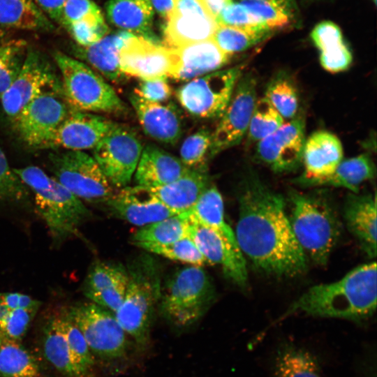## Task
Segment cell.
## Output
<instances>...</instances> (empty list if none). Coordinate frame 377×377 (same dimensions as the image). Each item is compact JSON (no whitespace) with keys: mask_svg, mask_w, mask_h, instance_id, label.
I'll use <instances>...</instances> for the list:
<instances>
[{"mask_svg":"<svg viewBox=\"0 0 377 377\" xmlns=\"http://www.w3.org/2000/svg\"><path fill=\"white\" fill-rule=\"evenodd\" d=\"M238 202L235 235L242 253L267 274L294 277L303 274L306 258L293 232L283 197L251 176Z\"/></svg>","mask_w":377,"mask_h":377,"instance_id":"obj_1","label":"cell"},{"mask_svg":"<svg viewBox=\"0 0 377 377\" xmlns=\"http://www.w3.org/2000/svg\"><path fill=\"white\" fill-rule=\"evenodd\" d=\"M377 300L375 261L361 265L341 279L309 288L278 321L294 313L361 322L374 314Z\"/></svg>","mask_w":377,"mask_h":377,"instance_id":"obj_2","label":"cell"},{"mask_svg":"<svg viewBox=\"0 0 377 377\" xmlns=\"http://www.w3.org/2000/svg\"><path fill=\"white\" fill-rule=\"evenodd\" d=\"M33 193L36 209L59 245L77 235L79 227L91 216L83 202L37 166L13 168Z\"/></svg>","mask_w":377,"mask_h":377,"instance_id":"obj_3","label":"cell"},{"mask_svg":"<svg viewBox=\"0 0 377 377\" xmlns=\"http://www.w3.org/2000/svg\"><path fill=\"white\" fill-rule=\"evenodd\" d=\"M126 271V294L114 315L128 337L143 347L149 342L154 311L161 298V270L151 255L141 253L130 262Z\"/></svg>","mask_w":377,"mask_h":377,"instance_id":"obj_4","label":"cell"},{"mask_svg":"<svg viewBox=\"0 0 377 377\" xmlns=\"http://www.w3.org/2000/svg\"><path fill=\"white\" fill-rule=\"evenodd\" d=\"M289 219L294 236L306 258L325 265L341 234V223L330 201L316 193L292 191Z\"/></svg>","mask_w":377,"mask_h":377,"instance_id":"obj_5","label":"cell"},{"mask_svg":"<svg viewBox=\"0 0 377 377\" xmlns=\"http://www.w3.org/2000/svg\"><path fill=\"white\" fill-rule=\"evenodd\" d=\"M53 57L64 99L71 110L113 114L126 110L114 89L89 65L59 50L53 52Z\"/></svg>","mask_w":377,"mask_h":377,"instance_id":"obj_6","label":"cell"},{"mask_svg":"<svg viewBox=\"0 0 377 377\" xmlns=\"http://www.w3.org/2000/svg\"><path fill=\"white\" fill-rule=\"evenodd\" d=\"M215 300V289L206 271L198 266L182 268L162 285L159 308L163 316L178 327L200 319Z\"/></svg>","mask_w":377,"mask_h":377,"instance_id":"obj_7","label":"cell"},{"mask_svg":"<svg viewBox=\"0 0 377 377\" xmlns=\"http://www.w3.org/2000/svg\"><path fill=\"white\" fill-rule=\"evenodd\" d=\"M49 161L53 177L82 201L105 206L114 193L94 158L83 151L52 153Z\"/></svg>","mask_w":377,"mask_h":377,"instance_id":"obj_8","label":"cell"},{"mask_svg":"<svg viewBox=\"0 0 377 377\" xmlns=\"http://www.w3.org/2000/svg\"><path fill=\"white\" fill-rule=\"evenodd\" d=\"M244 64L219 70L186 82L177 98L191 115L201 119L221 117L242 75Z\"/></svg>","mask_w":377,"mask_h":377,"instance_id":"obj_9","label":"cell"},{"mask_svg":"<svg viewBox=\"0 0 377 377\" xmlns=\"http://www.w3.org/2000/svg\"><path fill=\"white\" fill-rule=\"evenodd\" d=\"M66 309L92 354L107 360H119L125 356L128 337L113 313L93 302L76 304Z\"/></svg>","mask_w":377,"mask_h":377,"instance_id":"obj_10","label":"cell"},{"mask_svg":"<svg viewBox=\"0 0 377 377\" xmlns=\"http://www.w3.org/2000/svg\"><path fill=\"white\" fill-rule=\"evenodd\" d=\"M142 149L133 131L115 123L93 149V157L110 184L121 188L131 182Z\"/></svg>","mask_w":377,"mask_h":377,"instance_id":"obj_11","label":"cell"},{"mask_svg":"<svg viewBox=\"0 0 377 377\" xmlns=\"http://www.w3.org/2000/svg\"><path fill=\"white\" fill-rule=\"evenodd\" d=\"M61 87L52 64L36 49L28 47L17 77L0 99L5 114L13 121L44 91Z\"/></svg>","mask_w":377,"mask_h":377,"instance_id":"obj_12","label":"cell"},{"mask_svg":"<svg viewBox=\"0 0 377 377\" xmlns=\"http://www.w3.org/2000/svg\"><path fill=\"white\" fill-rule=\"evenodd\" d=\"M70 110L61 87L50 89L32 100L13 121L26 145L42 149Z\"/></svg>","mask_w":377,"mask_h":377,"instance_id":"obj_13","label":"cell"},{"mask_svg":"<svg viewBox=\"0 0 377 377\" xmlns=\"http://www.w3.org/2000/svg\"><path fill=\"white\" fill-rule=\"evenodd\" d=\"M256 80L247 73L237 81L230 100L212 135L209 156L232 147L248 131L256 103Z\"/></svg>","mask_w":377,"mask_h":377,"instance_id":"obj_14","label":"cell"},{"mask_svg":"<svg viewBox=\"0 0 377 377\" xmlns=\"http://www.w3.org/2000/svg\"><path fill=\"white\" fill-rule=\"evenodd\" d=\"M166 22L165 41L172 49L212 38L219 25L202 0H178Z\"/></svg>","mask_w":377,"mask_h":377,"instance_id":"obj_15","label":"cell"},{"mask_svg":"<svg viewBox=\"0 0 377 377\" xmlns=\"http://www.w3.org/2000/svg\"><path fill=\"white\" fill-rule=\"evenodd\" d=\"M305 140L304 121L298 117L258 141L256 155L276 172L291 171L302 161Z\"/></svg>","mask_w":377,"mask_h":377,"instance_id":"obj_16","label":"cell"},{"mask_svg":"<svg viewBox=\"0 0 377 377\" xmlns=\"http://www.w3.org/2000/svg\"><path fill=\"white\" fill-rule=\"evenodd\" d=\"M172 65V48L138 36L130 38L119 52L121 71L142 80L167 78Z\"/></svg>","mask_w":377,"mask_h":377,"instance_id":"obj_17","label":"cell"},{"mask_svg":"<svg viewBox=\"0 0 377 377\" xmlns=\"http://www.w3.org/2000/svg\"><path fill=\"white\" fill-rule=\"evenodd\" d=\"M114 124L101 115L71 109L42 149H93Z\"/></svg>","mask_w":377,"mask_h":377,"instance_id":"obj_18","label":"cell"},{"mask_svg":"<svg viewBox=\"0 0 377 377\" xmlns=\"http://www.w3.org/2000/svg\"><path fill=\"white\" fill-rule=\"evenodd\" d=\"M188 215L189 237L207 264L220 265L227 277L238 286H245L247 281V269L242 252L234 248L216 230L196 221L188 213Z\"/></svg>","mask_w":377,"mask_h":377,"instance_id":"obj_19","label":"cell"},{"mask_svg":"<svg viewBox=\"0 0 377 377\" xmlns=\"http://www.w3.org/2000/svg\"><path fill=\"white\" fill-rule=\"evenodd\" d=\"M105 207L116 217L140 227L176 215L149 188L138 185L114 192Z\"/></svg>","mask_w":377,"mask_h":377,"instance_id":"obj_20","label":"cell"},{"mask_svg":"<svg viewBox=\"0 0 377 377\" xmlns=\"http://www.w3.org/2000/svg\"><path fill=\"white\" fill-rule=\"evenodd\" d=\"M173 65L170 77L188 82L219 71L231 56L222 51L212 38L172 49Z\"/></svg>","mask_w":377,"mask_h":377,"instance_id":"obj_21","label":"cell"},{"mask_svg":"<svg viewBox=\"0 0 377 377\" xmlns=\"http://www.w3.org/2000/svg\"><path fill=\"white\" fill-rule=\"evenodd\" d=\"M342 160L343 147L339 139L327 131L315 132L305 140L302 154L305 171L297 182L311 186L330 175Z\"/></svg>","mask_w":377,"mask_h":377,"instance_id":"obj_22","label":"cell"},{"mask_svg":"<svg viewBox=\"0 0 377 377\" xmlns=\"http://www.w3.org/2000/svg\"><path fill=\"white\" fill-rule=\"evenodd\" d=\"M130 101L147 135L166 145H174L179 140L182 133V119L173 105L147 101L134 94Z\"/></svg>","mask_w":377,"mask_h":377,"instance_id":"obj_23","label":"cell"},{"mask_svg":"<svg viewBox=\"0 0 377 377\" xmlns=\"http://www.w3.org/2000/svg\"><path fill=\"white\" fill-rule=\"evenodd\" d=\"M343 218L350 232L371 258L376 256V195L350 193L343 206Z\"/></svg>","mask_w":377,"mask_h":377,"instance_id":"obj_24","label":"cell"},{"mask_svg":"<svg viewBox=\"0 0 377 377\" xmlns=\"http://www.w3.org/2000/svg\"><path fill=\"white\" fill-rule=\"evenodd\" d=\"M135 35L119 31L108 34L97 43L88 47H73L75 58L89 66L112 82H119L124 74L119 68V52L125 43Z\"/></svg>","mask_w":377,"mask_h":377,"instance_id":"obj_25","label":"cell"},{"mask_svg":"<svg viewBox=\"0 0 377 377\" xmlns=\"http://www.w3.org/2000/svg\"><path fill=\"white\" fill-rule=\"evenodd\" d=\"M189 170L179 158L149 145L142 149L135 178L137 185L154 188L179 179Z\"/></svg>","mask_w":377,"mask_h":377,"instance_id":"obj_26","label":"cell"},{"mask_svg":"<svg viewBox=\"0 0 377 377\" xmlns=\"http://www.w3.org/2000/svg\"><path fill=\"white\" fill-rule=\"evenodd\" d=\"M209 184L205 169H190L170 183L149 188L168 209L179 214L189 211Z\"/></svg>","mask_w":377,"mask_h":377,"instance_id":"obj_27","label":"cell"},{"mask_svg":"<svg viewBox=\"0 0 377 377\" xmlns=\"http://www.w3.org/2000/svg\"><path fill=\"white\" fill-rule=\"evenodd\" d=\"M272 377H327L316 356L291 341L276 348L272 362Z\"/></svg>","mask_w":377,"mask_h":377,"instance_id":"obj_28","label":"cell"},{"mask_svg":"<svg viewBox=\"0 0 377 377\" xmlns=\"http://www.w3.org/2000/svg\"><path fill=\"white\" fill-rule=\"evenodd\" d=\"M310 37L320 52V62L324 69L337 73L349 67L352 54L337 24L331 21L320 22L312 29Z\"/></svg>","mask_w":377,"mask_h":377,"instance_id":"obj_29","label":"cell"},{"mask_svg":"<svg viewBox=\"0 0 377 377\" xmlns=\"http://www.w3.org/2000/svg\"><path fill=\"white\" fill-rule=\"evenodd\" d=\"M105 10L116 27L153 41L154 9L150 0H110Z\"/></svg>","mask_w":377,"mask_h":377,"instance_id":"obj_30","label":"cell"},{"mask_svg":"<svg viewBox=\"0 0 377 377\" xmlns=\"http://www.w3.org/2000/svg\"><path fill=\"white\" fill-rule=\"evenodd\" d=\"M43 350L46 360L63 374L75 377L86 374L80 368L71 352L60 313L52 316L44 326Z\"/></svg>","mask_w":377,"mask_h":377,"instance_id":"obj_31","label":"cell"},{"mask_svg":"<svg viewBox=\"0 0 377 377\" xmlns=\"http://www.w3.org/2000/svg\"><path fill=\"white\" fill-rule=\"evenodd\" d=\"M53 31L55 26L32 0H0V29Z\"/></svg>","mask_w":377,"mask_h":377,"instance_id":"obj_32","label":"cell"},{"mask_svg":"<svg viewBox=\"0 0 377 377\" xmlns=\"http://www.w3.org/2000/svg\"><path fill=\"white\" fill-rule=\"evenodd\" d=\"M188 213L196 221L216 230L240 251L235 232L225 221L223 198L215 185L207 187Z\"/></svg>","mask_w":377,"mask_h":377,"instance_id":"obj_33","label":"cell"},{"mask_svg":"<svg viewBox=\"0 0 377 377\" xmlns=\"http://www.w3.org/2000/svg\"><path fill=\"white\" fill-rule=\"evenodd\" d=\"M374 176V164L368 154H363L342 160L330 175L314 182L311 186L342 187L357 193L360 186Z\"/></svg>","mask_w":377,"mask_h":377,"instance_id":"obj_34","label":"cell"},{"mask_svg":"<svg viewBox=\"0 0 377 377\" xmlns=\"http://www.w3.org/2000/svg\"><path fill=\"white\" fill-rule=\"evenodd\" d=\"M189 237V218L187 212L173 215L141 227L132 236V243L170 244Z\"/></svg>","mask_w":377,"mask_h":377,"instance_id":"obj_35","label":"cell"},{"mask_svg":"<svg viewBox=\"0 0 377 377\" xmlns=\"http://www.w3.org/2000/svg\"><path fill=\"white\" fill-rule=\"evenodd\" d=\"M0 377H43L36 360L20 341L10 339L2 334Z\"/></svg>","mask_w":377,"mask_h":377,"instance_id":"obj_36","label":"cell"},{"mask_svg":"<svg viewBox=\"0 0 377 377\" xmlns=\"http://www.w3.org/2000/svg\"><path fill=\"white\" fill-rule=\"evenodd\" d=\"M271 31L293 24L297 17L295 0H238Z\"/></svg>","mask_w":377,"mask_h":377,"instance_id":"obj_37","label":"cell"},{"mask_svg":"<svg viewBox=\"0 0 377 377\" xmlns=\"http://www.w3.org/2000/svg\"><path fill=\"white\" fill-rule=\"evenodd\" d=\"M271 33L219 24L212 38L222 51L231 56L256 45Z\"/></svg>","mask_w":377,"mask_h":377,"instance_id":"obj_38","label":"cell"},{"mask_svg":"<svg viewBox=\"0 0 377 377\" xmlns=\"http://www.w3.org/2000/svg\"><path fill=\"white\" fill-rule=\"evenodd\" d=\"M27 48L22 39L0 42V99L19 73Z\"/></svg>","mask_w":377,"mask_h":377,"instance_id":"obj_39","label":"cell"},{"mask_svg":"<svg viewBox=\"0 0 377 377\" xmlns=\"http://www.w3.org/2000/svg\"><path fill=\"white\" fill-rule=\"evenodd\" d=\"M283 119H293L298 110V96L293 83L278 75L267 85L265 96Z\"/></svg>","mask_w":377,"mask_h":377,"instance_id":"obj_40","label":"cell"},{"mask_svg":"<svg viewBox=\"0 0 377 377\" xmlns=\"http://www.w3.org/2000/svg\"><path fill=\"white\" fill-rule=\"evenodd\" d=\"M135 246L149 253L193 266L202 267L207 264V260L189 237L167 244L140 243Z\"/></svg>","mask_w":377,"mask_h":377,"instance_id":"obj_41","label":"cell"},{"mask_svg":"<svg viewBox=\"0 0 377 377\" xmlns=\"http://www.w3.org/2000/svg\"><path fill=\"white\" fill-rule=\"evenodd\" d=\"M283 119L265 97L256 101L248 128L249 139L263 140L281 127Z\"/></svg>","mask_w":377,"mask_h":377,"instance_id":"obj_42","label":"cell"},{"mask_svg":"<svg viewBox=\"0 0 377 377\" xmlns=\"http://www.w3.org/2000/svg\"><path fill=\"white\" fill-rule=\"evenodd\" d=\"M127 276L126 267L121 264L98 261L91 266L86 277L83 293L86 295L102 290Z\"/></svg>","mask_w":377,"mask_h":377,"instance_id":"obj_43","label":"cell"},{"mask_svg":"<svg viewBox=\"0 0 377 377\" xmlns=\"http://www.w3.org/2000/svg\"><path fill=\"white\" fill-rule=\"evenodd\" d=\"M212 133L201 128L187 137L183 142L180 151V160L188 169H205V160L209 155Z\"/></svg>","mask_w":377,"mask_h":377,"instance_id":"obj_44","label":"cell"},{"mask_svg":"<svg viewBox=\"0 0 377 377\" xmlns=\"http://www.w3.org/2000/svg\"><path fill=\"white\" fill-rule=\"evenodd\" d=\"M59 313L71 352L82 371L87 373L94 364V355L81 331L70 318L66 309L61 310Z\"/></svg>","mask_w":377,"mask_h":377,"instance_id":"obj_45","label":"cell"},{"mask_svg":"<svg viewBox=\"0 0 377 377\" xmlns=\"http://www.w3.org/2000/svg\"><path fill=\"white\" fill-rule=\"evenodd\" d=\"M28 190L9 165L8 159L0 147V200L8 202H26Z\"/></svg>","mask_w":377,"mask_h":377,"instance_id":"obj_46","label":"cell"},{"mask_svg":"<svg viewBox=\"0 0 377 377\" xmlns=\"http://www.w3.org/2000/svg\"><path fill=\"white\" fill-rule=\"evenodd\" d=\"M218 24L242 29L271 31L257 16L240 3L232 1L216 18Z\"/></svg>","mask_w":377,"mask_h":377,"instance_id":"obj_47","label":"cell"},{"mask_svg":"<svg viewBox=\"0 0 377 377\" xmlns=\"http://www.w3.org/2000/svg\"><path fill=\"white\" fill-rule=\"evenodd\" d=\"M64 28L77 45L80 47L91 45L109 33V27L105 19L77 22L70 24Z\"/></svg>","mask_w":377,"mask_h":377,"instance_id":"obj_48","label":"cell"},{"mask_svg":"<svg viewBox=\"0 0 377 377\" xmlns=\"http://www.w3.org/2000/svg\"><path fill=\"white\" fill-rule=\"evenodd\" d=\"M38 309L10 310L0 322V332L6 337L20 341L27 332Z\"/></svg>","mask_w":377,"mask_h":377,"instance_id":"obj_49","label":"cell"},{"mask_svg":"<svg viewBox=\"0 0 377 377\" xmlns=\"http://www.w3.org/2000/svg\"><path fill=\"white\" fill-rule=\"evenodd\" d=\"M99 7L92 0H67L63 10L61 25L77 22L103 20Z\"/></svg>","mask_w":377,"mask_h":377,"instance_id":"obj_50","label":"cell"},{"mask_svg":"<svg viewBox=\"0 0 377 377\" xmlns=\"http://www.w3.org/2000/svg\"><path fill=\"white\" fill-rule=\"evenodd\" d=\"M128 282V276L113 286L85 296L93 303L114 313L123 302Z\"/></svg>","mask_w":377,"mask_h":377,"instance_id":"obj_51","label":"cell"},{"mask_svg":"<svg viewBox=\"0 0 377 377\" xmlns=\"http://www.w3.org/2000/svg\"><path fill=\"white\" fill-rule=\"evenodd\" d=\"M133 94L147 101L163 103L171 96L172 89L166 78L141 80Z\"/></svg>","mask_w":377,"mask_h":377,"instance_id":"obj_52","label":"cell"},{"mask_svg":"<svg viewBox=\"0 0 377 377\" xmlns=\"http://www.w3.org/2000/svg\"><path fill=\"white\" fill-rule=\"evenodd\" d=\"M0 300L10 310L17 309H38L41 302L20 293H0Z\"/></svg>","mask_w":377,"mask_h":377,"instance_id":"obj_53","label":"cell"},{"mask_svg":"<svg viewBox=\"0 0 377 377\" xmlns=\"http://www.w3.org/2000/svg\"><path fill=\"white\" fill-rule=\"evenodd\" d=\"M67 0H32L50 20L61 25L64 5Z\"/></svg>","mask_w":377,"mask_h":377,"instance_id":"obj_54","label":"cell"},{"mask_svg":"<svg viewBox=\"0 0 377 377\" xmlns=\"http://www.w3.org/2000/svg\"><path fill=\"white\" fill-rule=\"evenodd\" d=\"M178 0H150L154 10L165 20L173 13Z\"/></svg>","mask_w":377,"mask_h":377,"instance_id":"obj_55","label":"cell"},{"mask_svg":"<svg viewBox=\"0 0 377 377\" xmlns=\"http://www.w3.org/2000/svg\"><path fill=\"white\" fill-rule=\"evenodd\" d=\"M212 15L216 18L219 13L232 0H202Z\"/></svg>","mask_w":377,"mask_h":377,"instance_id":"obj_56","label":"cell"},{"mask_svg":"<svg viewBox=\"0 0 377 377\" xmlns=\"http://www.w3.org/2000/svg\"><path fill=\"white\" fill-rule=\"evenodd\" d=\"M75 377H93V376L86 373V374H84L77 376H75Z\"/></svg>","mask_w":377,"mask_h":377,"instance_id":"obj_57","label":"cell"},{"mask_svg":"<svg viewBox=\"0 0 377 377\" xmlns=\"http://www.w3.org/2000/svg\"><path fill=\"white\" fill-rule=\"evenodd\" d=\"M1 333L0 332V341H1Z\"/></svg>","mask_w":377,"mask_h":377,"instance_id":"obj_58","label":"cell"},{"mask_svg":"<svg viewBox=\"0 0 377 377\" xmlns=\"http://www.w3.org/2000/svg\"><path fill=\"white\" fill-rule=\"evenodd\" d=\"M1 40H0V42H1Z\"/></svg>","mask_w":377,"mask_h":377,"instance_id":"obj_59","label":"cell"}]
</instances>
